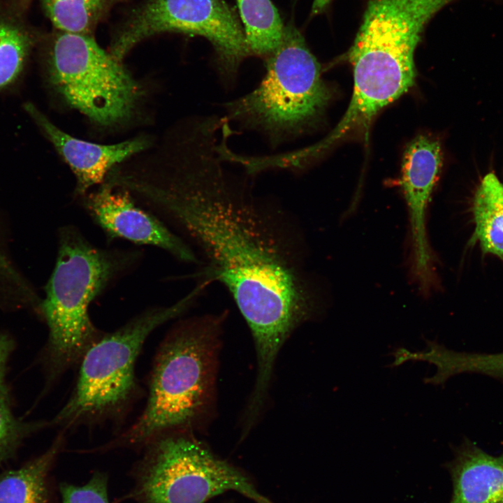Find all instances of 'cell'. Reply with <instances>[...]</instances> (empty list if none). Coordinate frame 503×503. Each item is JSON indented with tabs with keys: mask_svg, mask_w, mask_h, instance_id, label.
Masks as SVG:
<instances>
[{
	"mask_svg": "<svg viewBox=\"0 0 503 503\" xmlns=\"http://www.w3.org/2000/svg\"><path fill=\"white\" fill-rule=\"evenodd\" d=\"M61 503H110L108 493V477L96 472L82 486L64 483L60 486Z\"/></svg>",
	"mask_w": 503,
	"mask_h": 503,
	"instance_id": "d6986e66",
	"label": "cell"
},
{
	"mask_svg": "<svg viewBox=\"0 0 503 503\" xmlns=\"http://www.w3.org/2000/svg\"><path fill=\"white\" fill-rule=\"evenodd\" d=\"M0 272H3V275H5L6 277H10L11 278H13L15 282H17L19 280L17 279V276H16L15 272H14L12 267L10 266L8 261L6 260V258L4 256L3 253L0 250Z\"/></svg>",
	"mask_w": 503,
	"mask_h": 503,
	"instance_id": "44dd1931",
	"label": "cell"
},
{
	"mask_svg": "<svg viewBox=\"0 0 503 503\" xmlns=\"http://www.w3.org/2000/svg\"><path fill=\"white\" fill-rule=\"evenodd\" d=\"M201 290L198 286L171 305L149 308L103 333L82 358L72 393L51 424L66 430L122 418L138 393L136 364L146 340L187 310Z\"/></svg>",
	"mask_w": 503,
	"mask_h": 503,
	"instance_id": "277c9868",
	"label": "cell"
},
{
	"mask_svg": "<svg viewBox=\"0 0 503 503\" xmlns=\"http://www.w3.org/2000/svg\"><path fill=\"white\" fill-rule=\"evenodd\" d=\"M26 110L44 131L76 178L75 194L82 196L93 186L103 182L117 163L147 147L145 138H138L113 145H101L76 138L60 130L36 107L28 103Z\"/></svg>",
	"mask_w": 503,
	"mask_h": 503,
	"instance_id": "8fae6325",
	"label": "cell"
},
{
	"mask_svg": "<svg viewBox=\"0 0 503 503\" xmlns=\"http://www.w3.org/2000/svg\"><path fill=\"white\" fill-rule=\"evenodd\" d=\"M474 238L485 252L503 261V184L494 173L482 180L474 197Z\"/></svg>",
	"mask_w": 503,
	"mask_h": 503,
	"instance_id": "5bb4252c",
	"label": "cell"
},
{
	"mask_svg": "<svg viewBox=\"0 0 503 503\" xmlns=\"http://www.w3.org/2000/svg\"><path fill=\"white\" fill-rule=\"evenodd\" d=\"M193 156L141 184L136 201L201 250L206 279L229 291L252 332L257 373L269 377L285 341L315 314L316 298L279 217L231 178L217 143H200Z\"/></svg>",
	"mask_w": 503,
	"mask_h": 503,
	"instance_id": "6da1fadb",
	"label": "cell"
},
{
	"mask_svg": "<svg viewBox=\"0 0 503 503\" xmlns=\"http://www.w3.org/2000/svg\"><path fill=\"white\" fill-rule=\"evenodd\" d=\"M486 365L493 377L503 381V351L488 353L486 358Z\"/></svg>",
	"mask_w": 503,
	"mask_h": 503,
	"instance_id": "ffe728a7",
	"label": "cell"
},
{
	"mask_svg": "<svg viewBox=\"0 0 503 503\" xmlns=\"http://www.w3.org/2000/svg\"><path fill=\"white\" fill-rule=\"evenodd\" d=\"M163 32L198 35L212 44L219 74L233 80L251 54L244 29L224 0H147L129 15L112 40L118 61L138 43Z\"/></svg>",
	"mask_w": 503,
	"mask_h": 503,
	"instance_id": "ba28073f",
	"label": "cell"
},
{
	"mask_svg": "<svg viewBox=\"0 0 503 503\" xmlns=\"http://www.w3.org/2000/svg\"><path fill=\"white\" fill-rule=\"evenodd\" d=\"M251 54L268 57L280 44L284 27L270 0H235Z\"/></svg>",
	"mask_w": 503,
	"mask_h": 503,
	"instance_id": "9a60e30c",
	"label": "cell"
},
{
	"mask_svg": "<svg viewBox=\"0 0 503 503\" xmlns=\"http://www.w3.org/2000/svg\"><path fill=\"white\" fill-rule=\"evenodd\" d=\"M64 444L62 432L41 455L1 474L0 503H48V474Z\"/></svg>",
	"mask_w": 503,
	"mask_h": 503,
	"instance_id": "4fadbf2b",
	"label": "cell"
},
{
	"mask_svg": "<svg viewBox=\"0 0 503 503\" xmlns=\"http://www.w3.org/2000/svg\"><path fill=\"white\" fill-rule=\"evenodd\" d=\"M138 258L134 252L94 246L74 226L60 230L55 266L40 307L49 332L44 359L50 381L79 364L102 335L89 306Z\"/></svg>",
	"mask_w": 503,
	"mask_h": 503,
	"instance_id": "3957f363",
	"label": "cell"
},
{
	"mask_svg": "<svg viewBox=\"0 0 503 503\" xmlns=\"http://www.w3.org/2000/svg\"><path fill=\"white\" fill-rule=\"evenodd\" d=\"M221 319H188L168 331L154 358L143 411L127 429L91 451L145 447L165 434L186 431L201 418L212 393Z\"/></svg>",
	"mask_w": 503,
	"mask_h": 503,
	"instance_id": "7a4b0ae2",
	"label": "cell"
},
{
	"mask_svg": "<svg viewBox=\"0 0 503 503\" xmlns=\"http://www.w3.org/2000/svg\"><path fill=\"white\" fill-rule=\"evenodd\" d=\"M48 75L71 107L101 125L128 119L142 97L141 86L92 36L60 31L50 50Z\"/></svg>",
	"mask_w": 503,
	"mask_h": 503,
	"instance_id": "52a82bcc",
	"label": "cell"
},
{
	"mask_svg": "<svg viewBox=\"0 0 503 503\" xmlns=\"http://www.w3.org/2000/svg\"><path fill=\"white\" fill-rule=\"evenodd\" d=\"M13 349L11 337L0 334V464L11 456L24 437L44 425L43 423H24L17 419L13 411L6 372Z\"/></svg>",
	"mask_w": 503,
	"mask_h": 503,
	"instance_id": "e0dca14e",
	"label": "cell"
},
{
	"mask_svg": "<svg viewBox=\"0 0 503 503\" xmlns=\"http://www.w3.org/2000/svg\"><path fill=\"white\" fill-rule=\"evenodd\" d=\"M144 449L129 495L137 503H205L229 491L256 503L263 498L240 470L186 431L163 435Z\"/></svg>",
	"mask_w": 503,
	"mask_h": 503,
	"instance_id": "8992f818",
	"label": "cell"
},
{
	"mask_svg": "<svg viewBox=\"0 0 503 503\" xmlns=\"http://www.w3.org/2000/svg\"><path fill=\"white\" fill-rule=\"evenodd\" d=\"M82 197L84 209L110 240L156 247L178 260L196 263L195 254L183 239L140 207L126 190L105 182Z\"/></svg>",
	"mask_w": 503,
	"mask_h": 503,
	"instance_id": "9c48e42d",
	"label": "cell"
},
{
	"mask_svg": "<svg viewBox=\"0 0 503 503\" xmlns=\"http://www.w3.org/2000/svg\"><path fill=\"white\" fill-rule=\"evenodd\" d=\"M446 466L453 483L450 503H503V453L495 456L465 440Z\"/></svg>",
	"mask_w": 503,
	"mask_h": 503,
	"instance_id": "7c38bea8",
	"label": "cell"
},
{
	"mask_svg": "<svg viewBox=\"0 0 503 503\" xmlns=\"http://www.w3.org/2000/svg\"><path fill=\"white\" fill-rule=\"evenodd\" d=\"M331 0H314L312 8V14L317 15L323 11V10L330 3Z\"/></svg>",
	"mask_w": 503,
	"mask_h": 503,
	"instance_id": "7402d4cb",
	"label": "cell"
},
{
	"mask_svg": "<svg viewBox=\"0 0 503 503\" xmlns=\"http://www.w3.org/2000/svg\"><path fill=\"white\" fill-rule=\"evenodd\" d=\"M122 0H41L53 25L61 32L92 36L112 6Z\"/></svg>",
	"mask_w": 503,
	"mask_h": 503,
	"instance_id": "2e32d148",
	"label": "cell"
},
{
	"mask_svg": "<svg viewBox=\"0 0 503 503\" xmlns=\"http://www.w3.org/2000/svg\"><path fill=\"white\" fill-rule=\"evenodd\" d=\"M32 40L20 25L0 21V89L13 83L21 73Z\"/></svg>",
	"mask_w": 503,
	"mask_h": 503,
	"instance_id": "ac0fdd59",
	"label": "cell"
},
{
	"mask_svg": "<svg viewBox=\"0 0 503 503\" xmlns=\"http://www.w3.org/2000/svg\"><path fill=\"white\" fill-rule=\"evenodd\" d=\"M266 57V73L257 87L226 108L230 118L277 144L312 126L331 94L319 63L293 27L284 28L280 44Z\"/></svg>",
	"mask_w": 503,
	"mask_h": 503,
	"instance_id": "5b68a950",
	"label": "cell"
},
{
	"mask_svg": "<svg viewBox=\"0 0 503 503\" xmlns=\"http://www.w3.org/2000/svg\"><path fill=\"white\" fill-rule=\"evenodd\" d=\"M439 143L419 136L408 145L402 166L401 185L407 203L411 240V270L419 289L427 294L435 282L427 237L426 212L442 167Z\"/></svg>",
	"mask_w": 503,
	"mask_h": 503,
	"instance_id": "30bf717a",
	"label": "cell"
}]
</instances>
